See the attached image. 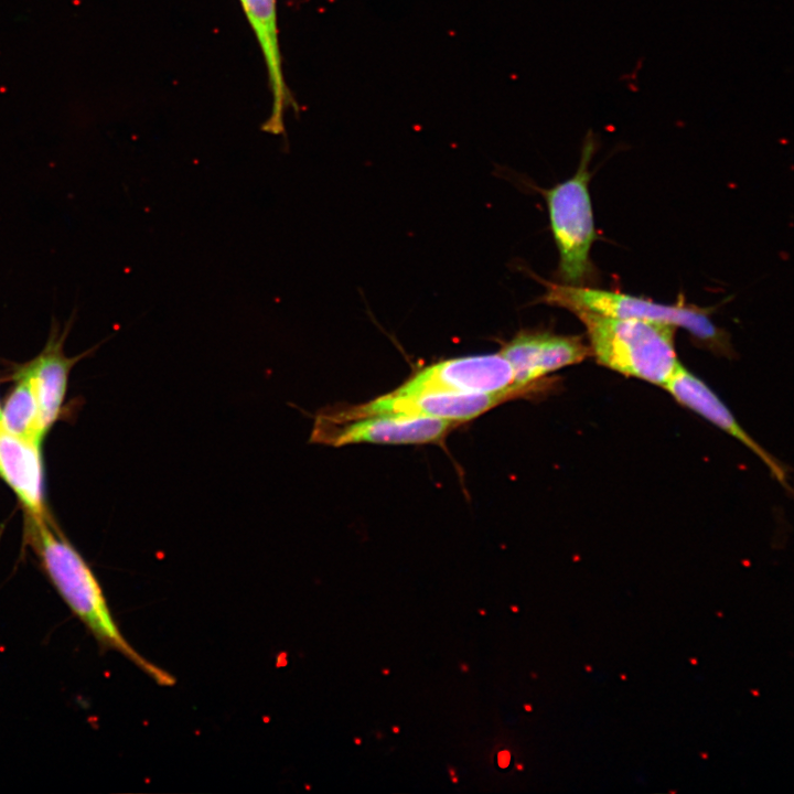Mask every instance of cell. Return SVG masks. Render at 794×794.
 Segmentation results:
<instances>
[{"label":"cell","mask_w":794,"mask_h":794,"mask_svg":"<svg viewBox=\"0 0 794 794\" xmlns=\"http://www.w3.org/2000/svg\"><path fill=\"white\" fill-rule=\"evenodd\" d=\"M28 541L62 600L97 644L104 650L124 654L151 676L158 677L159 670L140 657L119 631L90 567L46 518L30 521Z\"/></svg>","instance_id":"cell-1"},{"label":"cell","mask_w":794,"mask_h":794,"mask_svg":"<svg viewBox=\"0 0 794 794\" xmlns=\"http://www.w3.org/2000/svg\"><path fill=\"white\" fill-rule=\"evenodd\" d=\"M572 313L586 328L590 354L607 368L664 387L679 364L672 324L583 309Z\"/></svg>","instance_id":"cell-2"},{"label":"cell","mask_w":794,"mask_h":794,"mask_svg":"<svg viewBox=\"0 0 794 794\" xmlns=\"http://www.w3.org/2000/svg\"><path fill=\"white\" fill-rule=\"evenodd\" d=\"M594 143L589 132L575 175L548 190H540L546 198L550 227L559 253L558 277L565 285L582 286L592 273L590 249L596 230L588 168Z\"/></svg>","instance_id":"cell-3"},{"label":"cell","mask_w":794,"mask_h":794,"mask_svg":"<svg viewBox=\"0 0 794 794\" xmlns=\"http://www.w3.org/2000/svg\"><path fill=\"white\" fill-rule=\"evenodd\" d=\"M533 388L515 387L483 394H421L396 395L388 393L367 403L324 408L315 418L343 423L373 416L431 417L454 421H469L507 400L529 396Z\"/></svg>","instance_id":"cell-4"},{"label":"cell","mask_w":794,"mask_h":794,"mask_svg":"<svg viewBox=\"0 0 794 794\" xmlns=\"http://www.w3.org/2000/svg\"><path fill=\"white\" fill-rule=\"evenodd\" d=\"M546 290L540 302L575 311L579 309L597 313L682 326L697 339L717 343L722 335L705 311L682 305H666L621 292L600 290L584 286H571L543 281Z\"/></svg>","instance_id":"cell-5"},{"label":"cell","mask_w":794,"mask_h":794,"mask_svg":"<svg viewBox=\"0 0 794 794\" xmlns=\"http://www.w3.org/2000/svg\"><path fill=\"white\" fill-rule=\"evenodd\" d=\"M515 387L519 386L514 384L512 366L500 353H495L433 363L414 373L391 393L405 396L437 393L483 394Z\"/></svg>","instance_id":"cell-6"},{"label":"cell","mask_w":794,"mask_h":794,"mask_svg":"<svg viewBox=\"0 0 794 794\" xmlns=\"http://www.w3.org/2000/svg\"><path fill=\"white\" fill-rule=\"evenodd\" d=\"M457 425L431 417L373 416L343 423L314 417L309 440L332 447L355 443L425 444L441 441Z\"/></svg>","instance_id":"cell-7"},{"label":"cell","mask_w":794,"mask_h":794,"mask_svg":"<svg viewBox=\"0 0 794 794\" xmlns=\"http://www.w3.org/2000/svg\"><path fill=\"white\" fill-rule=\"evenodd\" d=\"M512 366L514 384L541 388L539 380L562 367L578 364L590 355L580 336L547 331L522 330L498 352Z\"/></svg>","instance_id":"cell-8"},{"label":"cell","mask_w":794,"mask_h":794,"mask_svg":"<svg viewBox=\"0 0 794 794\" xmlns=\"http://www.w3.org/2000/svg\"><path fill=\"white\" fill-rule=\"evenodd\" d=\"M244 14L259 45L268 76L271 109L262 131L285 136V114L297 104L286 83L279 46L277 0H239Z\"/></svg>","instance_id":"cell-9"},{"label":"cell","mask_w":794,"mask_h":794,"mask_svg":"<svg viewBox=\"0 0 794 794\" xmlns=\"http://www.w3.org/2000/svg\"><path fill=\"white\" fill-rule=\"evenodd\" d=\"M664 388L683 406L708 419L752 450L776 480L786 484L784 469L761 448L738 423L732 414L698 377L678 364Z\"/></svg>","instance_id":"cell-10"},{"label":"cell","mask_w":794,"mask_h":794,"mask_svg":"<svg viewBox=\"0 0 794 794\" xmlns=\"http://www.w3.org/2000/svg\"><path fill=\"white\" fill-rule=\"evenodd\" d=\"M0 474L19 496L31 519L45 518L40 443L19 438L0 425Z\"/></svg>","instance_id":"cell-11"},{"label":"cell","mask_w":794,"mask_h":794,"mask_svg":"<svg viewBox=\"0 0 794 794\" xmlns=\"http://www.w3.org/2000/svg\"><path fill=\"white\" fill-rule=\"evenodd\" d=\"M71 361L60 351V343H50L26 371L30 373L39 405L41 422L46 431L60 415Z\"/></svg>","instance_id":"cell-12"},{"label":"cell","mask_w":794,"mask_h":794,"mask_svg":"<svg viewBox=\"0 0 794 794\" xmlns=\"http://www.w3.org/2000/svg\"><path fill=\"white\" fill-rule=\"evenodd\" d=\"M0 425L8 432L41 443L45 430L41 422L32 378L25 369L1 410Z\"/></svg>","instance_id":"cell-13"},{"label":"cell","mask_w":794,"mask_h":794,"mask_svg":"<svg viewBox=\"0 0 794 794\" xmlns=\"http://www.w3.org/2000/svg\"><path fill=\"white\" fill-rule=\"evenodd\" d=\"M0 416H1V409H0Z\"/></svg>","instance_id":"cell-14"}]
</instances>
